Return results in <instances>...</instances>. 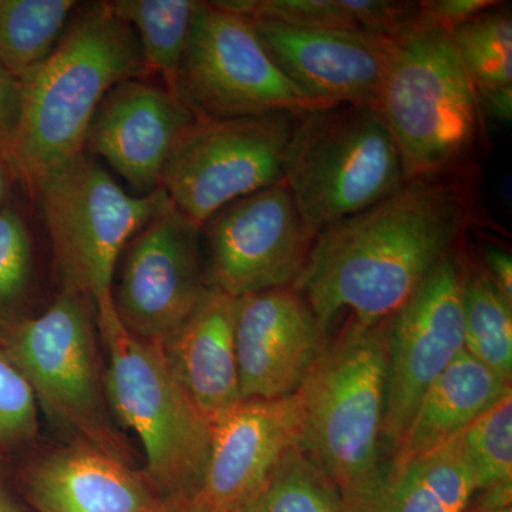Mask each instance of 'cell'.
Returning <instances> with one entry per match:
<instances>
[{
    "instance_id": "obj_1",
    "label": "cell",
    "mask_w": 512,
    "mask_h": 512,
    "mask_svg": "<svg viewBox=\"0 0 512 512\" xmlns=\"http://www.w3.org/2000/svg\"><path fill=\"white\" fill-rule=\"evenodd\" d=\"M477 222L471 175L413 178L320 232L293 289L328 330L340 313L360 325L390 318Z\"/></svg>"
},
{
    "instance_id": "obj_2",
    "label": "cell",
    "mask_w": 512,
    "mask_h": 512,
    "mask_svg": "<svg viewBox=\"0 0 512 512\" xmlns=\"http://www.w3.org/2000/svg\"><path fill=\"white\" fill-rule=\"evenodd\" d=\"M134 30L109 3H94L69 22L45 62L23 77L18 136L6 154L30 192L84 151L87 131L113 87L147 79Z\"/></svg>"
},
{
    "instance_id": "obj_3",
    "label": "cell",
    "mask_w": 512,
    "mask_h": 512,
    "mask_svg": "<svg viewBox=\"0 0 512 512\" xmlns=\"http://www.w3.org/2000/svg\"><path fill=\"white\" fill-rule=\"evenodd\" d=\"M390 318L373 326L349 319L326 338L298 389L302 447L332 478L343 511L366 504L382 485V430L389 367Z\"/></svg>"
},
{
    "instance_id": "obj_4",
    "label": "cell",
    "mask_w": 512,
    "mask_h": 512,
    "mask_svg": "<svg viewBox=\"0 0 512 512\" xmlns=\"http://www.w3.org/2000/svg\"><path fill=\"white\" fill-rule=\"evenodd\" d=\"M377 110L407 180L470 175L484 110L447 30L417 22L394 37Z\"/></svg>"
},
{
    "instance_id": "obj_5",
    "label": "cell",
    "mask_w": 512,
    "mask_h": 512,
    "mask_svg": "<svg viewBox=\"0 0 512 512\" xmlns=\"http://www.w3.org/2000/svg\"><path fill=\"white\" fill-rule=\"evenodd\" d=\"M96 319L111 416L141 441L143 474L154 490L167 503L190 500L207 470L211 424L181 386L164 348L128 333L116 311Z\"/></svg>"
},
{
    "instance_id": "obj_6",
    "label": "cell",
    "mask_w": 512,
    "mask_h": 512,
    "mask_svg": "<svg viewBox=\"0 0 512 512\" xmlns=\"http://www.w3.org/2000/svg\"><path fill=\"white\" fill-rule=\"evenodd\" d=\"M406 181L399 150L377 107L330 104L299 114L285 183L315 237Z\"/></svg>"
},
{
    "instance_id": "obj_7",
    "label": "cell",
    "mask_w": 512,
    "mask_h": 512,
    "mask_svg": "<svg viewBox=\"0 0 512 512\" xmlns=\"http://www.w3.org/2000/svg\"><path fill=\"white\" fill-rule=\"evenodd\" d=\"M0 342V353L22 373L50 419L76 440L131 466V448L107 403L90 299L62 289L42 315L2 325Z\"/></svg>"
},
{
    "instance_id": "obj_8",
    "label": "cell",
    "mask_w": 512,
    "mask_h": 512,
    "mask_svg": "<svg viewBox=\"0 0 512 512\" xmlns=\"http://www.w3.org/2000/svg\"><path fill=\"white\" fill-rule=\"evenodd\" d=\"M32 194L39 200L62 289L90 299L96 315L116 311L113 288L121 254L164 207L165 192L130 194L83 151Z\"/></svg>"
},
{
    "instance_id": "obj_9",
    "label": "cell",
    "mask_w": 512,
    "mask_h": 512,
    "mask_svg": "<svg viewBox=\"0 0 512 512\" xmlns=\"http://www.w3.org/2000/svg\"><path fill=\"white\" fill-rule=\"evenodd\" d=\"M175 94L195 120L303 113L330 106L313 100L282 72L251 19L218 2H198Z\"/></svg>"
},
{
    "instance_id": "obj_10",
    "label": "cell",
    "mask_w": 512,
    "mask_h": 512,
    "mask_svg": "<svg viewBox=\"0 0 512 512\" xmlns=\"http://www.w3.org/2000/svg\"><path fill=\"white\" fill-rule=\"evenodd\" d=\"M299 114L195 120L174 144L161 190L201 229L225 205L285 181Z\"/></svg>"
},
{
    "instance_id": "obj_11",
    "label": "cell",
    "mask_w": 512,
    "mask_h": 512,
    "mask_svg": "<svg viewBox=\"0 0 512 512\" xmlns=\"http://www.w3.org/2000/svg\"><path fill=\"white\" fill-rule=\"evenodd\" d=\"M201 229L170 200L131 238L114 282L117 318L131 335L164 348L210 291Z\"/></svg>"
},
{
    "instance_id": "obj_12",
    "label": "cell",
    "mask_w": 512,
    "mask_h": 512,
    "mask_svg": "<svg viewBox=\"0 0 512 512\" xmlns=\"http://www.w3.org/2000/svg\"><path fill=\"white\" fill-rule=\"evenodd\" d=\"M201 237L208 285L235 299L293 288L316 239L285 181L225 205Z\"/></svg>"
},
{
    "instance_id": "obj_13",
    "label": "cell",
    "mask_w": 512,
    "mask_h": 512,
    "mask_svg": "<svg viewBox=\"0 0 512 512\" xmlns=\"http://www.w3.org/2000/svg\"><path fill=\"white\" fill-rule=\"evenodd\" d=\"M464 271L457 249L390 316L382 443L392 456L421 397L464 350Z\"/></svg>"
},
{
    "instance_id": "obj_14",
    "label": "cell",
    "mask_w": 512,
    "mask_h": 512,
    "mask_svg": "<svg viewBox=\"0 0 512 512\" xmlns=\"http://www.w3.org/2000/svg\"><path fill=\"white\" fill-rule=\"evenodd\" d=\"M303 443L299 393L281 399L241 400L212 424L207 470L187 501L198 512H242L276 464Z\"/></svg>"
},
{
    "instance_id": "obj_15",
    "label": "cell",
    "mask_w": 512,
    "mask_h": 512,
    "mask_svg": "<svg viewBox=\"0 0 512 512\" xmlns=\"http://www.w3.org/2000/svg\"><path fill=\"white\" fill-rule=\"evenodd\" d=\"M194 121L190 109L164 84L126 80L101 101L84 151L107 163L134 195L144 197L160 190L174 144Z\"/></svg>"
},
{
    "instance_id": "obj_16",
    "label": "cell",
    "mask_w": 512,
    "mask_h": 512,
    "mask_svg": "<svg viewBox=\"0 0 512 512\" xmlns=\"http://www.w3.org/2000/svg\"><path fill=\"white\" fill-rule=\"evenodd\" d=\"M251 20L282 72L313 100L377 107L393 39Z\"/></svg>"
},
{
    "instance_id": "obj_17",
    "label": "cell",
    "mask_w": 512,
    "mask_h": 512,
    "mask_svg": "<svg viewBox=\"0 0 512 512\" xmlns=\"http://www.w3.org/2000/svg\"><path fill=\"white\" fill-rule=\"evenodd\" d=\"M326 340L311 305L293 288L237 299V349L241 400L291 396Z\"/></svg>"
},
{
    "instance_id": "obj_18",
    "label": "cell",
    "mask_w": 512,
    "mask_h": 512,
    "mask_svg": "<svg viewBox=\"0 0 512 512\" xmlns=\"http://www.w3.org/2000/svg\"><path fill=\"white\" fill-rule=\"evenodd\" d=\"M25 490L36 512H165L170 504L130 464L80 440L30 464Z\"/></svg>"
},
{
    "instance_id": "obj_19",
    "label": "cell",
    "mask_w": 512,
    "mask_h": 512,
    "mask_svg": "<svg viewBox=\"0 0 512 512\" xmlns=\"http://www.w3.org/2000/svg\"><path fill=\"white\" fill-rule=\"evenodd\" d=\"M235 311L237 299L210 286L197 311L164 346L175 376L211 427L241 402Z\"/></svg>"
},
{
    "instance_id": "obj_20",
    "label": "cell",
    "mask_w": 512,
    "mask_h": 512,
    "mask_svg": "<svg viewBox=\"0 0 512 512\" xmlns=\"http://www.w3.org/2000/svg\"><path fill=\"white\" fill-rule=\"evenodd\" d=\"M510 393V380L463 350L421 397L389 468L444 446Z\"/></svg>"
},
{
    "instance_id": "obj_21",
    "label": "cell",
    "mask_w": 512,
    "mask_h": 512,
    "mask_svg": "<svg viewBox=\"0 0 512 512\" xmlns=\"http://www.w3.org/2000/svg\"><path fill=\"white\" fill-rule=\"evenodd\" d=\"M225 9L249 19L306 28L346 30L394 39L419 18V2L402 0H228Z\"/></svg>"
},
{
    "instance_id": "obj_22",
    "label": "cell",
    "mask_w": 512,
    "mask_h": 512,
    "mask_svg": "<svg viewBox=\"0 0 512 512\" xmlns=\"http://www.w3.org/2000/svg\"><path fill=\"white\" fill-rule=\"evenodd\" d=\"M73 0H0V64L20 80L55 50Z\"/></svg>"
},
{
    "instance_id": "obj_23",
    "label": "cell",
    "mask_w": 512,
    "mask_h": 512,
    "mask_svg": "<svg viewBox=\"0 0 512 512\" xmlns=\"http://www.w3.org/2000/svg\"><path fill=\"white\" fill-rule=\"evenodd\" d=\"M114 13L136 33L148 73L160 74L175 93L178 67L184 56L198 2L195 0H119Z\"/></svg>"
},
{
    "instance_id": "obj_24",
    "label": "cell",
    "mask_w": 512,
    "mask_h": 512,
    "mask_svg": "<svg viewBox=\"0 0 512 512\" xmlns=\"http://www.w3.org/2000/svg\"><path fill=\"white\" fill-rule=\"evenodd\" d=\"M464 350L504 379L512 377V303L480 266L466 262Z\"/></svg>"
},
{
    "instance_id": "obj_25",
    "label": "cell",
    "mask_w": 512,
    "mask_h": 512,
    "mask_svg": "<svg viewBox=\"0 0 512 512\" xmlns=\"http://www.w3.org/2000/svg\"><path fill=\"white\" fill-rule=\"evenodd\" d=\"M500 5L448 30L478 96L512 87V18Z\"/></svg>"
},
{
    "instance_id": "obj_26",
    "label": "cell",
    "mask_w": 512,
    "mask_h": 512,
    "mask_svg": "<svg viewBox=\"0 0 512 512\" xmlns=\"http://www.w3.org/2000/svg\"><path fill=\"white\" fill-rule=\"evenodd\" d=\"M338 487L302 446L281 458L242 512H342Z\"/></svg>"
},
{
    "instance_id": "obj_27",
    "label": "cell",
    "mask_w": 512,
    "mask_h": 512,
    "mask_svg": "<svg viewBox=\"0 0 512 512\" xmlns=\"http://www.w3.org/2000/svg\"><path fill=\"white\" fill-rule=\"evenodd\" d=\"M456 439L476 491L512 478V393L461 431Z\"/></svg>"
},
{
    "instance_id": "obj_28",
    "label": "cell",
    "mask_w": 512,
    "mask_h": 512,
    "mask_svg": "<svg viewBox=\"0 0 512 512\" xmlns=\"http://www.w3.org/2000/svg\"><path fill=\"white\" fill-rule=\"evenodd\" d=\"M33 274L32 237L25 218L9 205L0 207V309L16 305L28 292Z\"/></svg>"
},
{
    "instance_id": "obj_29",
    "label": "cell",
    "mask_w": 512,
    "mask_h": 512,
    "mask_svg": "<svg viewBox=\"0 0 512 512\" xmlns=\"http://www.w3.org/2000/svg\"><path fill=\"white\" fill-rule=\"evenodd\" d=\"M353 512H456L434 491L419 460L387 468L377 493Z\"/></svg>"
},
{
    "instance_id": "obj_30",
    "label": "cell",
    "mask_w": 512,
    "mask_h": 512,
    "mask_svg": "<svg viewBox=\"0 0 512 512\" xmlns=\"http://www.w3.org/2000/svg\"><path fill=\"white\" fill-rule=\"evenodd\" d=\"M37 430L35 393L22 373L0 353V447L22 446Z\"/></svg>"
},
{
    "instance_id": "obj_31",
    "label": "cell",
    "mask_w": 512,
    "mask_h": 512,
    "mask_svg": "<svg viewBox=\"0 0 512 512\" xmlns=\"http://www.w3.org/2000/svg\"><path fill=\"white\" fill-rule=\"evenodd\" d=\"M495 0H427L419 2L420 25L436 26L444 30L456 28L478 13L494 8Z\"/></svg>"
},
{
    "instance_id": "obj_32",
    "label": "cell",
    "mask_w": 512,
    "mask_h": 512,
    "mask_svg": "<svg viewBox=\"0 0 512 512\" xmlns=\"http://www.w3.org/2000/svg\"><path fill=\"white\" fill-rule=\"evenodd\" d=\"M23 110L22 80L0 64V156L5 157L18 136Z\"/></svg>"
},
{
    "instance_id": "obj_33",
    "label": "cell",
    "mask_w": 512,
    "mask_h": 512,
    "mask_svg": "<svg viewBox=\"0 0 512 512\" xmlns=\"http://www.w3.org/2000/svg\"><path fill=\"white\" fill-rule=\"evenodd\" d=\"M485 274L490 276L491 281L497 286L498 291L503 293L505 299L512 303V259L507 251L498 247L485 249Z\"/></svg>"
},
{
    "instance_id": "obj_34",
    "label": "cell",
    "mask_w": 512,
    "mask_h": 512,
    "mask_svg": "<svg viewBox=\"0 0 512 512\" xmlns=\"http://www.w3.org/2000/svg\"><path fill=\"white\" fill-rule=\"evenodd\" d=\"M13 180H15V175H13L12 168H10L8 161L0 156V207H2L5 198L8 197Z\"/></svg>"
},
{
    "instance_id": "obj_35",
    "label": "cell",
    "mask_w": 512,
    "mask_h": 512,
    "mask_svg": "<svg viewBox=\"0 0 512 512\" xmlns=\"http://www.w3.org/2000/svg\"><path fill=\"white\" fill-rule=\"evenodd\" d=\"M0 512H29L9 493L8 488L3 483L2 474H0Z\"/></svg>"
},
{
    "instance_id": "obj_36",
    "label": "cell",
    "mask_w": 512,
    "mask_h": 512,
    "mask_svg": "<svg viewBox=\"0 0 512 512\" xmlns=\"http://www.w3.org/2000/svg\"><path fill=\"white\" fill-rule=\"evenodd\" d=\"M165 512H198L191 507L187 501H183V503H170L168 504L167 510Z\"/></svg>"
},
{
    "instance_id": "obj_37",
    "label": "cell",
    "mask_w": 512,
    "mask_h": 512,
    "mask_svg": "<svg viewBox=\"0 0 512 512\" xmlns=\"http://www.w3.org/2000/svg\"><path fill=\"white\" fill-rule=\"evenodd\" d=\"M463 512H512V507L507 508H480L467 505L466 510Z\"/></svg>"
}]
</instances>
